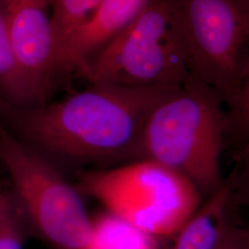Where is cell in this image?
Segmentation results:
<instances>
[{"label": "cell", "mask_w": 249, "mask_h": 249, "mask_svg": "<svg viewBox=\"0 0 249 249\" xmlns=\"http://www.w3.org/2000/svg\"><path fill=\"white\" fill-rule=\"evenodd\" d=\"M189 50V77L224 105L249 87V0H175Z\"/></svg>", "instance_id": "cell-6"}, {"label": "cell", "mask_w": 249, "mask_h": 249, "mask_svg": "<svg viewBox=\"0 0 249 249\" xmlns=\"http://www.w3.org/2000/svg\"><path fill=\"white\" fill-rule=\"evenodd\" d=\"M86 249H159L157 238L108 212L91 218Z\"/></svg>", "instance_id": "cell-10"}, {"label": "cell", "mask_w": 249, "mask_h": 249, "mask_svg": "<svg viewBox=\"0 0 249 249\" xmlns=\"http://www.w3.org/2000/svg\"><path fill=\"white\" fill-rule=\"evenodd\" d=\"M189 50L175 0H148L133 21L88 63L89 84L182 86Z\"/></svg>", "instance_id": "cell-3"}, {"label": "cell", "mask_w": 249, "mask_h": 249, "mask_svg": "<svg viewBox=\"0 0 249 249\" xmlns=\"http://www.w3.org/2000/svg\"><path fill=\"white\" fill-rule=\"evenodd\" d=\"M0 93L12 108H31L40 104L14 53L2 1L0 0Z\"/></svg>", "instance_id": "cell-9"}, {"label": "cell", "mask_w": 249, "mask_h": 249, "mask_svg": "<svg viewBox=\"0 0 249 249\" xmlns=\"http://www.w3.org/2000/svg\"><path fill=\"white\" fill-rule=\"evenodd\" d=\"M222 94L198 80L187 81L160 101L143 127L140 160H151L188 179L201 196L224 183L221 159L229 138Z\"/></svg>", "instance_id": "cell-2"}, {"label": "cell", "mask_w": 249, "mask_h": 249, "mask_svg": "<svg viewBox=\"0 0 249 249\" xmlns=\"http://www.w3.org/2000/svg\"><path fill=\"white\" fill-rule=\"evenodd\" d=\"M147 1L103 0L57 51L55 72L60 84L71 77L81 78L89 60L133 21Z\"/></svg>", "instance_id": "cell-8"}, {"label": "cell", "mask_w": 249, "mask_h": 249, "mask_svg": "<svg viewBox=\"0 0 249 249\" xmlns=\"http://www.w3.org/2000/svg\"><path fill=\"white\" fill-rule=\"evenodd\" d=\"M180 87L89 84L55 103L9 107L2 118L53 163L106 165L140 160L147 117Z\"/></svg>", "instance_id": "cell-1"}, {"label": "cell", "mask_w": 249, "mask_h": 249, "mask_svg": "<svg viewBox=\"0 0 249 249\" xmlns=\"http://www.w3.org/2000/svg\"><path fill=\"white\" fill-rule=\"evenodd\" d=\"M9 105L5 102V100L2 97L0 93V118L6 113V111L9 109Z\"/></svg>", "instance_id": "cell-14"}, {"label": "cell", "mask_w": 249, "mask_h": 249, "mask_svg": "<svg viewBox=\"0 0 249 249\" xmlns=\"http://www.w3.org/2000/svg\"><path fill=\"white\" fill-rule=\"evenodd\" d=\"M103 0H48L52 9L55 56L57 51L72 33L97 9Z\"/></svg>", "instance_id": "cell-11"}, {"label": "cell", "mask_w": 249, "mask_h": 249, "mask_svg": "<svg viewBox=\"0 0 249 249\" xmlns=\"http://www.w3.org/2000/svg\"><path fill=\"white\" fill-rule=\"evenodd\" d=\"M0 160L31 231L52 249H86L91 218L79 190L67 182L57 166L3 126Z\"/></svg>", "instance_id": "cell-5"}, {"label": "cell", "mask_w": 249, "mask_h": 249, "mask_svg": "<svg viewBox=\"0 0 249 249\" xmlns=\"http://www.w3.org/2000/svg\"><path fill=\"white\" fill-rule=\"evenodd\" d=\"M20 69L40 106L60 84L48 0H1Z\"/></svg>", "instance_id": "cell-7"}, {"label": "cell", "mask_w": 249, "mask_h": 249, "mask_svg": "<svg viewBox=\"0 0 249 249\" xmlns=\"http://www.w3.org/2000/svg\"><path fill=\"white\" fill-rule=\"evenodd\" d=\"M29 232L32 231L17 202L7 193L0 208V249H25Z\"/></svg>", "instance_id": "cell-12"}, {"label": "cell", "mask_w": 249, "mask_h": 249, "mask_svg": "<svg viewBox=\"0 0 249 249\" xmlns=\"http://www.w3.org/2000/svg\"><path fill=\"white\" fill-rule=\"evenodd\" d=\"M6 195H7V192H5V191L2 189V187H1V185H0V208H1V206H2V203H3L4 199H5Z\"/></svg>", "instance_id": "cell-15"}, {"label": "cell", "mask_w": 249, "mask_h": 249, "mask_svg": "<svg viewBox=\"0 0 249 249\" xmlns=\"http://www.w3.org/2000/svg\"><path fill=\"white\" fill-rule=\"evenodd\" d=\"M168 249H206V248L200 242L190 236L178 235L172 247Z\"/></svg>", "instance_id": "cell-13"}, {"label": "cell", "mask_w": 249, "mask_h": 249, "mask_svg": "<svg viewBox=\"0 0 249 249\" xmlns=\"http://www.w3.org/2000/svg\"><path fill=\"white\" fill-rule=\"evenodd\" d=\"M156 238L175 236L202 203L186 178L151 160L81 173L76 187Z\"/></svg>", "instance_id": "cell-4"}]
</instances>
